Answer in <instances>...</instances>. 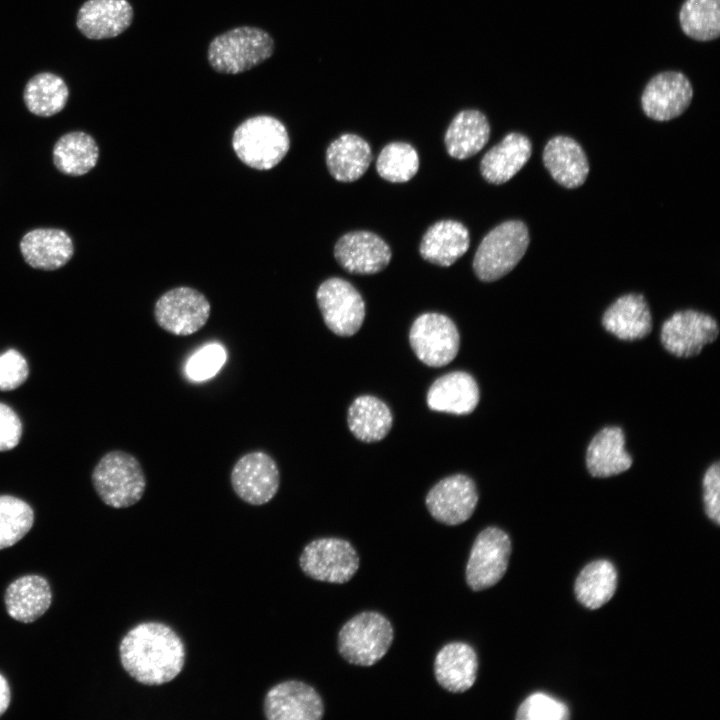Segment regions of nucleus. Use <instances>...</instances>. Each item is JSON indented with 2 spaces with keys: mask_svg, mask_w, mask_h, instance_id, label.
<instances>
[{
  "mask_svg": "<svg viewBox=\"0 0 720 720\" xmlns=\"http://www.w3.org/2000/svg\"><path fill=\"white\" fill-rule=\"evenodd\" d=\"M119 658L123 669L138 683L160 686L175 679L184 668L186 648L168 624L145 621L121 639Z\"/></svg>",
  "mask_w": 720,
  "mask_h": 720,
  "instance_id": "nucleus-1",
  "label": "nucleus"
},
{
  "mask_svg": "<svg viewBox=\"0 0 720 720\" xmlns=\"http://www.w3.org/2000/svg\"><path fill=\"white\" fill-rule=\"evenodd\" d=\"M92 483L100 499L120 509L138 503L146 489V477L138 459L124 451L106 453L96 464Z\"/></svg>",
  "mask_w": 720,
  "mask_h": 720,
  "instance_id": "nucleus-2",
  "label": "nucleus"
},
{
  "mask_svg": "<svg viewBox=\"0 0 720 720\" xmlns=\"http://www.w3.org/2000/svg\"><path fill=\"white\" fill-rule=\"evenodd\" d=\"M232 146L237 157L247 166L269 170L285 157L290 140L281 121L259 115L245 120L236 128Z\"/></svg>",
  "mask_w": 720,
  "mask_h": 720,
  "instance_id": "nucleus-3",
  "label": "nucleus"
},
{
  "mask_svg": "<svg viewBox=\"0 0 720 720\" xmlns=\"http://www.w3.org/2000/svg\"><path fill=\"white\" fill-rule=\"evenodd\" d=\"M273 51L274 41L266 31L243 26L214 38L208 48V60L219 73L238 74L264 62Z\"/></svg>",
  "mask_w": 720,
  "mask_h": 720,
  "instance_id": "nucleus-4",
  "label": "nucleus"
},
{
  "mask_svg": "<svg viewBox=\"0 0 720 720\" xmlns=\"http://www.w3.org/2000/svg\"><path fill=\"white\" fill-rule=\"evenodd\" d=\"M529 245V233L520 220H508L489 231L479 244L473 270L484 282L509 273L522 259Z\"/></svg>",
  "mask_w": 720,
  "mask_h": 720,
  "instance_id": "nucleus-5",
  "label": "nucleus"
},
{
  "mask_svg": "<svg viewBox=\"0 0 720 720\" xmlns=\"http://www.w3.org/2000/svg\"><path fill=\"white\" fill-rule=\"evenodd\" d=\"M394 637L391 622L376 611H363L348 620L337 637L339 654L349 663L372 666L388 652Z\"/></svg>",
  "mask_w": 720,
  "mask_h": 720,
  "instance_id": "nucleus-6",
  "label": "nucleus"
},
{
  "mask_svg": "<svg viewBox=\"0 0 720 720\" xmlns=\"http://www.w3.org/2000/svg\"><path fill=\"white\" fill-rule=\"evenodd\" d=\"M359 555L342 538L322 537L310 541L299 556L302 572L317 581L343 584L358 571Z\"/></svg>",
  "mask_w": 720,
  "mask_h": 720,
  "instance_id": "nucleus-7",
  "label": "nucleus"
},
{
  "mask_svg": "<svg viewBox=\"0 0 720 720\" xmlns=\"http://www.w3.org/2000/svg\"><path fill=\"white\" fill-rule=\"evenodd\" d=\"M511 541L498 527H487L474 540L465 569L466 583L481 591L498 583L508 568Z\"/></svg>",
  "mask_w": 720,
  "mask_h": 720,
  "instance_id": "nucleus-8",
  "label": "nucleus"
},
{
  "mask_svg": "<svg viewBox=\"0 0 720 720\" xmlns=\"http://www.w3.org/2000/svg\"><path fill=\"white\" fill-rule=\"evenodd\" d=\"M412 350L430 367H442L457 355L460 337L455 323L446 315L429 312L418 316L409 332Z\"/></svg>",
  "mask_w": 720,
  "mask_h": 720,
  "instance_id": "nucleus-9",
  "label": "nucleus"
},
{
  "mask_svg": "<svg viewBox=\"0 0 720 720\" xmlns=\"http://www.w3.org/2000/svg\"><path fill=\"white\" fill-rule=\"evenodd\" d=\"M208 299L196 289L177 287L156 301L154 317L163 330L176 336H189L205 326L210 316Z\"/></svg>",
  "mask_w": 720,
  "mask_h": 720,
  "instance_id": "nucleus-10",
  "label": "nucleus"
},
{
  "mask_svg": "<svg viewBox=\"0 0 720 720\" xmlns=\"http://www.w3.org/2000/svg\"><path fill=\"white\" fill-rule=\"evenodd\" d=\"M316 300L326 326L336 335L352 336L362 326L365 302L348 281L332 277L317 289Z\"/></svg>",
  "mask_w": 720,
  "mask_h": 720,
  "instance_id": "nucleus-11",
  "label": "nucleus"
},
{
  "mask_svg": "<svg viewBox=\"0 0 720 720\" xmlns=\"http://www.w3.org/2000/svg\"><path fill=\"white\" fill-rule=\"evenodd\" d=\"M235 494L245 503L260 506L268 503L280 487V471L276 461L263 451L241 456L230 473Z\"/></svg>",
  "mask_w": 720,
  "mask_h": 720,
  "instance_id": "nucleus-12",
  "label": "nucleus"
},
{
  "mask_svg": "<svg viewBox=\"0 0 720 720\" xmlns=\"http://www.w3.org/2000/svg\"><path fill=\"white\" fill-rule=\"evenodd\" d=\"M718 335L719 326L712 316L689 309L675 312L663 323L660 341L670 354L690 358L714 342Z\"/></svg>",
  "mask_w": 720,
  "mask_h": 720,
  "instance_id": "nucleus-13",
  "label": "nucleus"
},
{
  "mask_svg": "<svg viewBox=\"0 0 720 720\" xmlns=\"http://www.w3.org/2000/svg\"><path fill=\"white\" fill-rule=\"evenodd\" d=\"M268 720H320L324 703L311 685L300 680H285L268 689L263 700Z\"/></svg>",
  "mask_w": 720,
  "mask_h": 720,
  "instance_id": "nucleus-14",
  "label": "nucleus"
},
{
  "mask_svg": "<svg viewBox=\"0 0 720 720\" xmlns=\"http://www.w3.org/2000/svg\"><path fill=\"white\" fill-rule=\"evenodd\" d=\"M478 498L474 481L464 474H456L436 483L427 493L425 503L435 520L453 526L472 516Z\"/></svg>",
  "mask_w": 720,
  "mask_h": 720,
  "instance_id": "nucleus-15",
  "label": "nucleus"
},
{
  "mask_svg": "<svg viewBox=\"0 0 720 720\" xmlns=\"http://www.w3.org/2000/svg\"><path fill=\"white\" fill-rule=\"evenodd\" d=\"M693 87L679 71H665L653 76L641 95L643 112L656 121H669L680 116L690 105Z\"/></svg>",
  "mask_w": 720,
  "mask_h": 720,
  "instance_id": "nucleus-16",
  "label": "nucleus"
},
{
  "mask_svg": "<svg viewBox=\"0 0 720 720\" xmlns=\"http://www.w3.org/2000/svg\"><path fill=\"white\" fill-rule=\"evenodd\" d=\"M334 256L349 273L370 275L382 271L390 263L389 245L370 231H352L341 236L335 244Z\"/></svg>",
  "mask_w": 720,
  "mask_h": 720,
  "instance_id": "nucleus-17",
  "label": "nucleus"
},
{
  "mask_svg": "<svg viewBox=\"0 0 720 720\" xmlns=\"http://www.w3.org/2000/svg\"><path fill=\"white\" fill-rule=\"evenodd\" d=\"M25 262L44 271L60 269L73 254L74 245L69 234L58 228H36L28 231L19 243Z\"/></svg>",
  "mask_w": 720,
  "mask_h": 720,
  "instance_id": "nucleus-18",
  "label": "nucleus"
},
{
  "mask_svg": "<svg viewBox=\"0 0 720 720\" xmlns=\"http://www.w3.org/2000/svg\"><path fill=\"white\" fill-rule=\"evenodd\" d=\"M132 20L127 0H87L78 11L76 25L85 37L101 40L120 35Z\"/></svg>",
  "mask_w": 720,
  "mask_h": 720,
  "instance_id": "nucleus-19",
  "label": "nucleus"
},
{
  "mask_svg": "<svg viewBox=\"0 0 720 720\" xmlns=\"http://www.w3.org/2000/svg\"><path fill=\"white\" fill-rule=\"evenodd\" d=\"M625 434L618 426H606L597 432L586 449V468L595 478H608L628 470L632 456L625 449Z\"/></svg>",
  "mask_w": 720,
  "mask_h": 720,
  "instance_id": "nucleus-20",
  "label": "nucleus"
},
{
  "mask_svg": "<svg viewBox=\"0 0 720 720\" xmlns=\"http://www.w3.org/2000/svg\"><path fill=\"white\" fill-rule=\"evenodd\" d=\"M478 666L477 653L472 646L465 642H450L435 657L434 675L445 690L463 693L474 685Z\"/></svg>",
  "mask_w": 720,
  "mask_h": 720,
  "instance_id": "nucleus-21",
  "label": "nucleus"
},
{
  "mask_svg": "<svg viewBox=\"0 0 720 720\" xmlns=\"http://www.w3.org/2000/svg\"><path fill=\"white\" fill-rule=\"evenodd\" d=\"M602 326L623 341H636L652 330V316L643 295L629 293L619 297L604 312Z\"/></svg>",
  "mask_w": 720,
  "mask_h": 720,
  "instance_id": "nucleus-22",
  "label": "nucleus"
},
{
  "mask_svg": "<svg viewBox=\"0 0 720 720\" xmlns=\"http://www.w3.org/2000/svg\"><path fill=\"white\" fill-rule=\"evenodd\" d=\"M480 392L469 373L454 371L437 378L427 392V405L433 411L470 414L478 405Z\"/></svg>",
  "mask_w": 720,
  "mask_h": 720,
  "instance_id": "nucleus-23",
  "label": "nucleus"
},
{
  "mask_svg": "<svg viewBox=\"0 0 720 720\" xmlns=\"http://www.w3.org/2000/svg\"><path fill=\"white\" fill-rule=\"evenodd\" d=\"M4 603L11 618L22 623H31L49 609L52 590L44 577L36 574L24 575L8 585Z\"/></svg>",
  "mask_w": 720,
  "mask_h": 720,
  "instance_id": "nucleus-24",
  "label": "nucleus"
},
{
  "mask_svg": "<svg viewBox=\"0 0 720 720\" xmlns=\"http://www.w3.org/2000/svg\"><path fill=\"white\" fill-rule=\"evenodd\" d=\"M470 246L468 229L455 220H440L424 233L419 252L422 258L432 264L448 267L463 256Z\"/></svg>",
  "mask_w": 720,
  "mask_h": 720,
  "instance_id": "nucleus-25",
  "label": "nucleus"
},
{
  "mask_svg": "<svg viewBox=\"0 0 720 720\" xmlns=\"http://www.w3.org/2000/svg\"><path fill=\"white\" fill-rule=\"evenodd\" d=\"M543 162L553 179L566 188L581 186L589 173L584 150L568 136H555L547 142Z\"/></svg>",
  "mask_w": 720,
  "mask_h": 720,
  "instance_id": "nucleus-26",
  "label": "nucleus"
},
{
  "mask_svg": "<svg viewBox=\"0 0 720 720\" xmlns=\"http://www.w3.org/2000/svg\"><path fill=\"white\" fill-rule=\"evenodd\" d=\"M532 145L528 137L511 132L482 157L480 172L492 184L509 181L528 162Z\"/></svg>",
  "mask_w": 720,
  "mask_h": 720,
  "instance_id": "nucleus-27",
  "label": "nucleus"
},
{
  "mask_svg": "<svg viewBox=\"0 0 720 720\" xmlns=\"http://www.w3.org/2000/svg\"><path fill=\"white\" fill-rule=\"evenodd\" d=\"M490 125L484 113L475 109L460 111L449 124L444 144L447 153L463 160L477 154L488 142Z\"/></svg>",
  "mask_w": 720,
  "mask_h": 720,
  "instance_id": "nucleus-28",
  "label": "nucleus"
},
{
  "mask_svg": "<svg viewBox=\"0 0 720 720\" xmlns=\"http://www.w3.org/2000/svg\"><path fill=\"white\" fill-rule=\"evenodd\" d=\"M372 161L368 142L359 135L345 133L330 143L326 164L330 174L340 182H353L367 171Z\"/></svg>",
  "mask_w": 720,
  "mask_h": 720,
  "instance_id": "nucleus-29",
  "label": "nucleus"
},
{
  "mask_svg": "<svg viewBox=\"0 0 720 720\" xmlns=\"http://www.w3.org/2000/svg\"><path fill=\"white\" fill-rule=\"evenodd\" d=\"M348 427L360 441L372 443L389 433L393 417L389 407L371 395L357 397L348 409Z\"/></svg>",
  "mask_w": 720,
  "mask_h": 720,
  "instance_id": "nucleus-30",
  "label": "nucleus"
},
{
  "mask_svg": "<svg viewBox=\"0 0 720 720\" xmlns=\"http://www.w3.org/2000/svg\"><path fill=\"white\" fill-rule=\"evenodd\" d=\"M52 158L56 169L61 173L82 176L96 166L99 147L91 135L83 131H72L56 141Z\"/></svg>",
  "mask_w": 720,
  "mask_h": 720,
  "instance_id": "nucleus-31",
  "label": "nucleus"
},
{
  "mask_svg": "<svg viewBox=\"0 0 720 720\" xmlns=\"http://www.w3.org/2000/svg\"><path fill=\"white\" fill-rule=\"evenodd\" d=\"M617 587V572L608 560H596L587 564L576 578L574 591L577 600L589 609H597L607 603Z\"/></svg>",
  "mask_w": 720,
  "mask_h": 720,
  "instance_id": "nucleus-32",
  "label": "nucleus"
},
{
  "mask_svg": "<svg viewBox=\"0 0 720 720\" xmlns=\"http://www.w3.org/2000/svg\"><path fill=\"white\" fill-rule=\"evenodd\" d=\"M68 96L69 91L64 80L50 72L33 76L23 92L27 109L40 117H50L62 111Z\"/></svg>",
  "mask_w": 720,
  "mask_h": 720,
  "instance_id": "nucleus-33",
  "label": "nucleus"
},
{
  "mask_svg": "<svg viewBox=\"0 0 720 720\" xmlns=\"http://www.w3.org/2000/svg\"><path fill=\"white\" fill-rule=\"evenodd\" d=\"M682 31L697 41H711L720 34V0H685L680 8Z\"/></svg>",
  "mask_w": 720,
  "mask_h": 720,
  "instance_id": "nucleus-34",
  "label": "nucleus"
},
{
  "mask_svg": "<svg viewBox=\"0 0 720 720\" xmlns=\"http://www.w3.org/2000/svg\"><path fill=\"white\" fill-rule=\"evenodd\" d=\"M419 168L416 149L406 142H391L383 147L376 160V170L381 178L393 183L412 179Z\"/></svg>",
  "mask_w": 720,
  "mask_h": 720,
  "instance_id": "nucleus-35",
  "label": "nucleus"
},
{
  "mask_svg": "<svg viewBox=\"0 0 720 720\" xmlns=\"http://www.w3.org/2000/svg\"><path fill=\"white\" fill-rule=\"evenodd\" d=\"M34 524V511L24 500L0 495V550L19 542Z\"/></svg>",
  "mask_w": 720,
  "mask_h": 720,
  "instance_id": "nucleus-36",
  "label": "nucleus"
},
{
  "mask_svg": "<svg viewBox=\"0 0 720 720\" xmlns=\"http://www.w3.org/2000/svg\"><path fill=\"white\" fill-rule=\"evenodd\" d=\"M569 710L561 701L541 692L528 696L518 707L517 720H566Z\"/></svg>",
  "mask_w": 720,
  "mask_h": 720,
  "instance_id": "nucleus-37",
  "label": "nucleus"
},
{
  "mask_svg": "<svg viewBox=\"0 0 720 720\" xmlns=\"http://www.w3.org/2000/svg\"><path fill=\"white\" fill-rule=\"evenodd\" d=\"M226 351L217 343L205 345L193 354L185 366L187 376L195 381L213 377L224 365Z\"/></svg>",
  "mask_w": 720,
  "mask_h": 720,
  "instance_id": "nucleus-38",
  "label": "nucleus"
},
{
  "mask_svg": "<svg viewBox=\"0 0 720 720\" xmlns=\"http://www.w3.org/2000/svg\"><path fill=\"white\" fill-rule=\"evenodd\" d=\"M29 366L25 357L15 349L0 355V391H11L28 378Z\"/></svg>",
  "mask_w": 720,
  "mask_h": 720,
  "instance_id": "nucleus-39",
  "label": "nucleus"
},
{
  "mask_svg": "<svg viewBox=\"0 0 720 720\" xmlns=\"http://www.w3.org/2000/svg\"><path fill=\"white\" fill-rule=\"evenodd\" d=\"M703 502L705 513L710 520L720 524V464L715 462L705 471L703 477Z\"/></svg>",
  "mask_w": 720,
  "mask_h": 720,
  "instance_id": "nucleus-40",
  "label": "nucleus"
},
{
  "mask_svg": "<svg viewBox=\"0 0 720 720\" xmlns=\"http://www.w3.org/2000/svg\"><path fill=\"white\" fill-rule=\"evenodd\" d=\"M22 436V422L16 412L0 402V452L15 448Z\"/></svg>",
  "mask_w": 720,
  "mask_h": 720,
  "instance_id": "nucleus-41",
  "label": "nucleus"
},
{
  "mask_svg": "<svg viewBox=\"0 0 720 720\" xmlns=\"http://www.w3.org/2000/svg\"><path fill=\"white\" fill-rule=\"evenodd\" d=\"M11 700L10 686L7 679L0 673V716H2L9 707Z\"/></svg>",
  "mask_w": 720,
  "mask_h": 720,
  "instance_id": "nucleus-42",
  "label": "nucleus"
}]
</instances>
